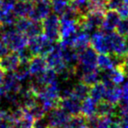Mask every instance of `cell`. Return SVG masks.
Segmentation results:
<instances>
[{
    "instance_id": "cell-1",
    "label": "cell",
    "mask_w": 128,
    "mask_h": 128,
    "mask_svg": "<svg viewBox=\"0 0 128 128\" xmlns=\"http://www.w3.org/2000/svg\"><path fill=\"white\" fill-rule=\"evenodd\" d=\"M0 38L4 42L9 50L18 52L26 48L28 44V37L13 26H5L2 30Z\"/></svg>"
},
{
    "instance_id": "cell-2",
    "label": "cell",
    "mask_w": 128,
    "mask_h": 128,
    "mask_svg": "<svg viewBox=\"0 0 128 128\" xmlns=\"http://www.w3.org/2000/svg\"><path fill=\"white\" fill-rule=\"evenodd\" d=\"M55 43L50 40L44 35H38L28 39L27 48L32 55H42L46 57L54 48Z\"/></svg>"
},
{
    "instance_id": "cell-3",
    "label": "cell",
    "mask_w": 128,
    "mask_h": 128,
    "mask_svg": "<svg viewBox=\"0 0 128 128\" xmlns=\"http://www.w3.org/2000/svg\"><path fill=\"white\" fill-rule=\"evenodd\" d=\"M104 12L102 11H89L86 14L80 18L79 29L92 33L98 31L101 26Z\"/></svg>"
},
{
    "instance_id": "cell-4",
    "label": "cell",
    "mask_w": 128,
    "mask_h": 128,
    "mask_svg": "<svg viewBox=\"0 0 128 128\" xmlns=\"http://www.w3.org/2000/svg\"><path fill=\"white\" fill-rule=\"evenodd\" d=\"M42 32L47 39L53 42H58L60 39V19L55 13H50L41 21Z\"/></svg>"
},
{
    "instance_id": "cell-5",
    "label": "cell",
    "mask_w": 128,
    "mask_h": 128,
    "mask_svg": "<svg viewBox=\"0 0 128 128\" xmlns=\"http://www.w3.org/2000/svg\"><path fill=\"white\" fill-rule=\"evenodd\" d=\"M106 39L108 55L120 57H123L126 55L125 37L113 31L111 32H106Z\"/></svg>"
},
{
    "instance_id": "cell-6",
    "label": "cell",
    "mask_w": 128,
    "mask_h": 128,
    "mask_svg": "<svg viewBox=\"0 0 128 128\" xmlns=\"http://www.w3.org/2000/svg\"><path fill=\"white\" fill-rule=\"evenodd\" d=\"M47 66L49 68L53 69L58 75H62L71 68L66 64L61 55V48L59 43H55L54 48L46 56Z\"/></svg>"
},
{
    "instance_id": "cell-7",
    "label": "cell",
    "mask_w": 128,
    "mask_h": 128,
    "mask_svg": "<svg viewBox=\"0 0 128 128\" xmlns=\"http://www.w3.org/2000/svg\"><path fill=\"white\" fill-rule=\"evenodd\" d=\"M15 28L23 32L28 39L42 34V25L41 22L34 21L29 18H18L16 20Z\"/></svg>"
},
{
    "instance_id": "cell-8",
    "label": "cell",
    "mask_w": 128,
    "mask_h": 128,
    "mask_svg": "<svg viewBox=\"0 0 128 128\" xmlns=\"http://www.w3.org/2000/svg\"><path fill=\"white\" fill-rule=\"evenodd\" d=\"M44 118L47 121L49 128H64L71 116L62 108L56 106L46 112Z\"/></svg>"
},
{
    "instance_id": "cell-9",
    "label": "cell",
    "mask_w": 128,
    "mask_h": 128,
    "mask_svg": "<svg viewBox=\"0 0 128 128\" xmlns=\"http://www.w3.org/2000/svg\"><path fill=\"white\" fill-rule=\"evenodd\" d=\"M51 10L49 0H37L33 2L28 18L34 21L41 22L51 13Z\"/></svg>"
},
{
    "instance_id": "cell-10",
    "label": "cell",
    "mask_w": 128,
    "mask_h": 128,
    "mask_svg": "<svg viewBox=\"0 0 128 128\" xmlns=\"http://www.w3.org/2000/svg\"><path fill=\"white\" fill-rule=\"evenodd\" d=\"M58 106L71 117L81 114V101L72 96L61 98L59 100Z\"/></svg>"
},
{
    "instance_id": "cell-11",
    "label": "cell",
    "mask_w": 128,
    "mask_h": 128,
    "mask_svg": "<svg viewBox=\"0 0 128 128\" xmlns=\"http://www.w3.org/2000/svg\"><path fill=\"white\" fill-rule=\"evenodd\" d=\"M121 18L115 10H109L104 12L100 29L104 32H111L115 31Z\"/></svg>"
},
{
    "instance_id": "cell-12",
    "label": "cell",
    "mask_w": 128,
    "mask_h": 128,
    "mask_svg": "<svg viewBox=\"0 0 128 128\" xmlns=\"http://www.w3.org/2000/svg\"><path fill=\"white\" fill-rule=\"evenodd\" d=\"M1 85L4 93H18L23 84L16 77L13 72H7L4 75Z\"/></svg>"
},
{
    "instance_id": "cell-13",
    "label": "cell",
    "mask_w": 128,
    "mask_h": 128,
    "mask_svg": "<svg viewBox=\"0 0 128 128\" xmlns=\"http://www.w3.org/2000/svg\"><path fill=\"white\" fill-rule=\"evenodd\" d=\"M28 68L30 76H37L48 68L46 57L42 55H33L28 62Z\"/></svg>"
},
{
    "instance_id": "cell-14",
    "label": "cell",
    "mask_w": 128,
    "mask_h": 128,
    "mask_svg": "<svg viewBox=\"0 0 128 128\" xmlns=\"http://www.w3.org/2000/svg\"><path fill=\"white\" fill-rule=\"evenodd\" d=\"M20 64V60L16 52L7 53L0 58V69L4 73L13 72Z\"/></svg>"
},
{
    "instance_id": "cell-15",
    "label": "cell",
    "mask_w": 128,
    "mask_h": 128,
    "mask_svg": "<svg viewBox=\"0 0 128 128\" xmlns=\"http://www.w3.org/2000/svg\"><path fill=\"white\" fill-rule=\"evenodd\" d=\"M90 45L97 54H107L106 32L100 30L93 32L90 39Z\"/></svg>"
},
{
    "instance_id": "cell-16",
    "label": "cell",
    "mask_w": 128,
    "mask_h": 128,
    "mask_svg": "<svg viewBox=\"0 0 128 128\" xmlns=\"http://www.w3.org/2000/svg\"><path fill=\"white\" fill-rule=\"evenodd\" d=\"M100 117H107V118H115L118 116L117 107L115 104H111L106 100H101L97 103L96 113Z\"/></svg>"
},
{
    "instance_id": "cell-17",
    "label": "cell",
    "mask_w": 128,
    "mask_h": 128,
    "mask_svg": "<svg viewBox=\"0 0 128 128\" xmlns=\"http://www.w3.org/2000/svg\"><path fill=\"white\" fill-rule=\"evenodd\" d=\"M59 45H60L61 55H62L64 62L69 68H74L78 63V53L72 47L62 46L60 43Z\"/></svg>"
},
{
    "instance_id": "cell-18",
    "label": "cell",
    "mask_w": 128,
    "mask_h": 128,
    "mask_svg": "<svg viewBox=\"0 0 128 128\" xmlns=\"http://www.w3.org/2000/svg\"><path fill=\"white\" fill-rule=\"evenodd\" d=\"M90 46V36L89 33L83 30L79 29L73 37L72 48L78 52L80 53Z\"/></svg>"
},
{
    "instance_id": "cell-19",
    "label": "cell",
    "mask_w": 128,
    "mask_h": 128,
    "mask_svg": "<svg viewBox=\"0 0 128 128\" xmlns=\"http://www.w3.org/2000/svg\"><path fill=\"white\" fill-rule=\"evenodd\" d=\"M120 99H121V88L118 87V85L112 84L106 87V92L103 100L117 105Z\"/></svg>"
},
{
    "instance_id": "cell-20",
    "label": "cell",
    "mask_w": 128,
    "mask_h": 128,
    "mask_svg": "<svg viewBox=\"0 0 128 128\" xmlns=\"http://www.w3.org/2000/svg\"><path fill=\"white\" fill-rule=\"evenodd\" d=\"M32 5H33V2L30 1L15 2V5H14L13 7V12L18 18H28L30 10L32 8Z\"/></svg>"
},
{
    "instance_id": "cell-21",
    "label": "cell",
    "mask_w": 128,
    "mask_h": 128,
    "mask_svg": "<svg viewBox=\"0 0 128 128\" xmlns=\"http://www.w3.org/2000/svg\"><path fill=\"white\" fill-rule=\"evenodd\" d=\"M18 17L15 15L13 10H6L0 8V25L3 27L14 26Z\"/></svg>"
},
{
    "instance_id": "cell-22",
    "label": "cell",
    "mask_w": 128,
    "mask_h": 128,
    "mask_svg": "<svg viewBox=\"0 0 128 128\" xmlns=\"http://www.w3.org/2000/svg\"><path fill=\"white\" fill-rule=\"evenodd\" d=\"M97 108V102L88 96L86 98H84L81 103V111L80 113L84 116L86 118L91 117L95 115Z\"/></svg>"
},
{
    "instance_id": "cell-23",
    "label": "cell",
    "mask_w": 128,
    "mask_h": 128,
    "mask_svg": "<svg viewBox=\"0 0 128 128\" xmlns=\"http://www.w3.org/2000/svg\"><path fill=\"white\" fill-rule=\"evenodd\" d=\"M89 86L84 84V82H79L72 86L71 96L76 97L77 99H78L80 101H83L84 98H86L89 96Z\"/></svg>"
},
{
    "instance_id": "cell-24",
    "label": "cell",
    "mask_w": 128,
    "mask_h": 128,
    "mask_svg": "<svg viewBox=\"0 0 128 128\" xmlns=\"http://www.w3.org/2000/svg\"><path fill=\"white\" fill-rule=\"evenodd\" d=\"M104 92H106V86L100 81L94 85L90 87L89 97L95 102L98 103L104 99Z\"/></svg>"
},
{
    "instance_id": "cell-25",
    "label": "cell",
    "mask_w": 128,
    "mask_h": 128,
    "mask_svg": "<svg viewBox=\"0 0 128 128\" xmlns=\"http://www.w3.org/2000/svg\"><path fill=\"white\" fill-rule=\"evenodd\" d=\"M79 79L81 80V82H84V84L88 85L89 87L94 85L95 83H97L98 82L100 81V73L98 68L94 69L92 71L86 72V73L83 74Z\"/></svg>"
},
{
    "instance_id": "cell-26",
    "label": "cell",
    "mask_w": 128,
    "mask_h": 128,
    "mask_svg": "<svg viewBox=\"0 0 128 128\" xmlns=\"http://www.w3.org/2000/svg\"><path fill=\"white\" fill-rule=\"evenodd\" d=\"M50 5L54 13L60 17L70 7V2L68 0H51Z\"/></svg>"
},
{
    "instance_id": "cell-27",
    "label": "cell",
    "mask_w": 128,
    "mask_h": 128,
    "mask_svg": "<svg viewBox=\"0 0 128 128\" xmlns=\"http://www.w3.org/2000/svg\"><path fill=\"white\" fill-rule=\"evenodd\" d=\"M70 5L81 17L90 11V0H72Z\"/></svg>"
},
{
    "instance_id": "cell-28",
    "label": "cell",
    "mask_w": 128,
    "mask_h": 128,
    "mask_svg": "<svg viewBox=\"0 0 128 128\" xmlns=\"http://www.w3.org/2000/svg\"><path fill=\"white\" fill-rule=\"evenodd\" d=\"M64 128H87L86 118L82 114L72 116Z\"/></svg>"
},
{
    "instance_id": "cell-29",
    "label": "cell",
    "mask_w": 128,
    "mask_h": 128,
    "mask_svg": "<svg viewBox=\"0 0 128 128\" xmlns=\"http://www.w3.org/2000/svg\"><path fill=\"white\" fill-rule=\"evenodd\" d=\"M13 73H14V75H16V77H17L21 82H26L30 77L29 68H28V63L20 62V64L18 66V68H16L15 70H14Z\"/></svg>"
},
{
    "instance_id": "cell-30",
    "label": "cell",
    "mask_w": 128,
    "mask_h": 128,
    "mask_svg": "<svg viewBox=\"0 0 128 128\" xmlns=\"http://www.w3.org/2000/svg\"><path fill=\"white\" fill-rule=\"evenodd\" d=\"M115 31H116V32H118L120 35L123 36V37L128 36V19H120Z\"/></svg>"
},
{
    "instance_id": "cell-31",
    "label": "cell",
    "mask_w": 128,
    "mask_h": 128,
    "mask_svg": "<svg viewBox=\"0 0 128 128\" xmlns=\"http://www.w3.org/2000/svg\"><path fill=\"white\" fill-rule=\"evenodd\" d=\"M107 0H90V11H102L106 8Z\"/></svg>"
},
{
    "instance_id": "cell-32",
    "label": "cell",
    "mask_w": 128,
    "mask_h": 128,
    "mask_svg": "<svg viewBox=\"0 0 128 128\" xmlns=\"http://www.w3.org/2000/svg\"><path fill=\"white\" fill-rule=\"evenodd\" d=\"M115 11L121 19H128V4L121 3Z\"/></svg>"
},
{
    "instance_id": "cell-33",
    "label": "cell",
    "mask_w": 128,
    "mask_h": 128,
    "mask_svg": "<svg viewBox=\"0 0 128 128\" xmlns=\"http://www.w3.org/2000/svg\"><path fill=\"white\" fill-rule=\"evenodd\" d=\"M117 124L118 128H128V114L117 116Z\"/></svg>"
},
{
    "instance_id": "cell-34",
    "label": "cell",
    "mask_w": 128,
    "mask_h": 128,
    "mask_svg": "<svg viewBox=\"0 0 128 128\" xmlns=\"http://www.w3.org/2000/svg\"><path fill=\"white\" fill-rule=\"evenodd\" d=\"M120 68L122 70L125 76H126L128 78V54L123 57V62H122L121 65H120Z\"/></svg>"
},
{
    "instance_id": "cell-35",
    "label": "cell",
    "mask_w": 128,
    "mask_h": 128,
    "mask_svg": "<svg viewBox=\"0 0 128 128\" xmlns=\"http://www.w3.org/2000/svg\"><path fill=\"white\" fill-rule=\"evenodd\" d=\"M121 99L128 101V81L124 82L121 87Z\"/></svg>"
},
{
    "instance_id": "cell-36",
    "label": "cell",
    "mask_w": 128,
    "mask_h": 128,
    "mask_svg": "<svg viewBox=\"0 0 128 128\" xmlns=\"http://www.w3.org/2000/svg\"><path fill=\"white\" fill-rule=\"evenodd\" d=\"M8 52H9L8 48H7L6 45L4 44V42L1 38H0V58H1L2 56H4V55H6Z\"/></svg>"
},
{
    "instance_id": "cell-37",
    "label": "cell",
    "mask_w": 128,
    "mask_h": 128,
    "mask_svg": "<svg viewBox=\"0 0 128 128\" xmlns=\"http://www.w3.org/2000/svg\"><path fill=\"white\" fill-rule=\"evenodd\" d=\"M4 73L3 71H2L1 69H0V84L2 83V80H3V77H4Z\"/></svg>"
},
{
    "instance_id": "cell-38",
    "label": "cell",
    "mask_w": 128,
    "mask_h": 128,
    "mask_svg": "<svg viewBox=\"0 0 128 128\" xmlns=\"http://www.w3.org/2000/svg\"><path fill=\"white\" fill-rule=\"evenodd\" d=\"M2 119H3V118H2V110H0V122H1Z\"/></svg>"
},
{
    "instance_id": "cell-39",
    "label": "cell",
    "mask_w": 128,
    "mask_h": 128,
    "mask_svg": "<svg viewBox=\"0 0 128 128\" xmlns=\"http://www.w3.org/2000/svg\"><path fill=\"white\" fill-rule=\"evenodd\" d=\"M68 1H69V2H71V1H72V0H68Z\"/></svg>"
}]
</instances>
